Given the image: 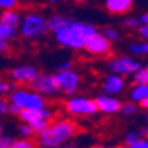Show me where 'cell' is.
<instances>
[{
  "instance_id": "1",
  "label": "cell",
  "mask_w": 148,
  "mask_h": 148,
  "mask_svg": "<svg viewBox=\"0 0 148 148\" xmlns=\"http://www.w3.org/2000/svg\"><path fill=\"white\" fill-rule=\"evenodd\" d=\"M98 33H99V30L93 24L77 21V19H68L65 25L59 31H56L53 36H55V42L59 46L73 49V51H83L86 42Z\"/></svg>"
},
{
  "instance_id": "2",
  "label": "cell",
  "mask_w": 148,
  "mask_h": 148,
  "mask_svg": "<svg viewBox=\"0 0 148 148\" xmlns=\"http://www.w3.org/2000/svg\"><path fill=\"white\" fill-rule=\"evenodd\" d=\"M77 133V125L73 120L59 119L51 121L49 126L37 135V144L43 148H56L61 145H65L71 141Z\"/></svg>"
},
{
  "instance_id": "3",
  "label": "cell",
  "mask_w": 148,
  "mask_h": 148,
  "mask_svg": "<svg viewBox=\"0 0 148 148\" xmlns=\"http://www.w3.org/2000/svg\"><path fill=\"white\" fill-rule=\"evenodd\" d=\"M18 31H19V36L25 40H30V42L40 40L49 31L47 18H45L39 12H28V14L22 16Z\"/></svg>"
},
{
  "instance_id": "4",
  "label": "cell",
  "mask_w": 148,
  "mask_h": 148,
  "mask_svg": "<svg viewBox=\"0 0 148 148\" xmlns=\"http://www.w3.org/2000/svg\"><path fill=\"white\" fill-rule=\"evenodd\" d=\"M9 104L16 107L18 110H28V108H43L46 107V98L34 90L33 88H18L12 89L9 93Z\"/></svg>"
},
{
  "instance_id": "5",
  "label": "cell",
  "mask_w": 148,
  "mask_h": 148,
  "mask_svg": "<svg viewBox=\"0 0 148 148\" xmlns=\"http://www.w3.org/2000/svg\"><path fill=\"white\" fill-rule=\"evenodd\" d=\"M18 117L22 123H28L33 127V130L36 132V135H39L40 132H43L49 126V123L52 121L53 113L47 107L28 108V110H21Z\"/></svg>"
},
{
  "instance_id": "6",
  "label": "cell",
  "mask_w": 148,
  "mask_h": 148,
  "mask_svg": "<svg viewBox=\"0 0 148 148\" xmlns=\"http://www.w3.org/2000/svg\"><path fill=\"white\" fill-rule=\"evenodd\" d=\"M65 111L73 117H93L98 113V105L92 98L71 95L65 102Z\"/></svg>"
},
{
  "instance_id": "7",
  "label": "cell",
  "mask_w": 148,
  "mask_h": 148,
  "mask_svg": "<svg viewBox=\"0 0 148 148\" xmlns=\"http://www.w3.org/2000/svg\"><path fill=\"white\" fill-rule=\"evenodd\" d=\"M56 82L59 86V90L62 95L71 96L74 95L82 84V77L77 71H74L73 68L70 70H62V71H56Z\"/></svg>"
},
{
  "instance_id": "8",
  "label": "cell",
  "mask_w": 148,
  "mask_h": 148,
  "mask_svg": "<svg viewBox=\"0 0 148 148\" xmlns=\"http://www.w3.org/2000/svg\"><path fill=\"white\" fill-rule=\"evenodd\" d=\"M31 88L39 93H42L45 98H56L61 93L56 82V76L49 73H40L39 77L31 83Z\"/></svg>"
},
{
  "instance_id": "9",
  "label": "cell",
  "mask_w": 148,
  "mask_h": 148,
  "mask_svg": "<svg viewBox=\"0 0 148 148\" xmlns=\"http://www.w3.org/2000/svg\"><path fill=\"white\" fill-rule=\"evenodd\" d=\"M108 70L111 73H117V74H121V76H132V74L139 70L142 65L138 59H135L132 56H117V58H113L107 64Z\"/></svg>"
},
{
  "instance_id": "10",
  "label": "cell",
  "mask_w": 148,
  "mask_h": 148,
  "mask_svg": "<svg viewBox=\"0 0 148 148\" xmlns=\"http://www.w3.org/2000/svg\"><path fill=\"white\" fill-rule=\"evenodd\" d=\"M111 45H113V42H110L99 31L98 34L92 36L90 39L86 42L83 51L89 55H93V56H107V55L111 53V47H113Z\"/></svg>"
},
{
  "instance_id": "11",
  "label": "cell",
  "mask_w": 148,
  "mask_h": 148,
  "mask_svg": "<svg viewBox=\"0 0 148 148\" xmlns=\"http://www.w3.org/2000/svg\"><path fill=\"white\" fill-rule=\"evenodd\" d=\"M39 68L30 65V64H24L18 65L15 68L10 70V79L18 84H31L37 77H39Z\"/></svg>"
},
{
  "instance_id": "12",
  "label": "cell",
  "mask_w": 148,
  "mask_h": 148,
  "mask_svg": "<svg viewBox=\"0 0 148 148\" xmlns=\"http://www.w3.org/2000/svg\"><path fill=\"white\" fill-rule=\"evenodd\" d=\"M95 101H96V105H98V111L102 113V114H107V116L120 113L121 107H123V102L116 95L101 93L99 96L95 98Z\"/></svg>"
},
{
  "instance_id": "13",
  "label": "cell",
  "mask_w": 148,
  "mask_h": 148,
  "mask_svg": "<svg viewBox=\"0 0 148 148\" xmlns=\"http://www.w3.org/2000/svg\"><path fill=\"white\" fill-rule=\"evenodd\" d=\"M126 86V80H125V76L121 74H117V73H110L108 76L104 77V82H102V92L104 93H108V95H119L123 92Z\"/></svg>"
},
{
  "instance_id": "14",
  "label": "cell",
  "mask_w": 148,
  "mask_h": 148,
  "mask_svg": "<svg viewBox=\"0 0 148 148\" xmlns=\"http://www.w3.org/2000/svg\"><path fill=\"white\" fill-rule=\"evenodd\" d=\"M135 0H104V6L111 15H126L133 9Z\"/></svg>"
},
{
  "instance_id": "15",
  "label": "cell",
  "mask_w": 148,
  "mask_h": 148,
  "mask_svg": "<svg viewBox=\"0 0 148 148\" xmlns=\"http://www.w3.org/2000/svg\"><path fill=\"white\" fill-rule=\"evenodd\" d=\"M148 96V83H133L132 89L129 90V98L130 101L141 102Z\"/></svg>"
},
{
  "instance_id": "16",
  "label": "cell",
  "mask_w": 148,
  "mask_h": 148,
  "mask_svg": "<svg viewBox=\"0 0 148 148\" xmlns=\"http://www.w3.org/2000/svg\"><path fill=\"white\" fill-rule=\"evenodd\" d=\"M0 19L6 24H9V25H12V27H19L22 15L16 9H5V10H2V14H0Z\"/></svg>"
},
{
  "instance_id": "17",
  "label": "cell",
  "mask_w": 148,
  "mask_h": 148,
  "mask_svg": "<svg viewBox=\"0 0 148 148\" xmlns=\"http://www.w3.org/2000/svg\"><path fill=\"white\" fill-rule=\"evenodd\" d=\"M68 19L70 18H67L62 14H53V15H51L47 18V28H49V31L55 34L56 31H59L68 22Z\"/></svg>"
},
{
  "instance_id": "18",
  "label": "cell",
  "mask_w": 148,
  "mask_h": 148,
  "mask_svg": "<svg viewBox=\"0 0 148 148\" xmlns=\"http://www.w3.org/2000/svg\"><path fill=\"white\" fill-rule=\"evenodd\" d=\"M19 34L18 31V27H12L9 24L3 22L0 19V40H14L15 37Z\"/></svg>"
},
{
  "instance_id": "19",
  "label": "cell",
  "mask_w": 148,
  "mask_h": 148,
  "mask_svg": "<svg viewBox=\"0 0 148 148\" xmlns=\"http://www.w3.org/2000/svg\"><path fill=\"white\" fill-rule=\"evenodd\" d=\"M129 52L135 56H144L148 55V42L142 40V42H130L129 43Z\"/></svg>"
},
{
  "instance_id": "20",
  "label": "cell",
  "mask_w": 148,
  "mask_h": 148,
  "mask_svg": "<svg viewBox=\"0 0 148 148\" xmlns=\"http://www.w3.org/2000/svg\"><path fill=\"white\" fill-rule=\"evenodd\" d=\"M138 108H139V104H138V102L129 101V102H126V104H123L120 113L125 116V117H132V116H135V114L138 113Z\"/></svg>"
},
{
  "instance_id": "21",
  "label": "cell",
  "mask_w": 148,
  "mask_h": 148,
  "mask_svg": "<svg viewBox=\"0 0 148 148\" xmlns=\"http://www.w3.org/2000/svg\"><path fill=\"white\" fill-rule=\"evenodd\" d=\"M101 33L107 37V39L110 40V42H119L120 40V37H121V33L117 30V28H114V27H104L102 30H101Z\"/></svg>"
},
{
  "instance_id": "22",
  "label": "cell",
  "mask_w": 148,
  "mask_h": 148,
  "mask_svg": "<svg viewBox=\"0 0 148 148\" xmlns=\"http://www.w3.org/2000/svg\"><path fill=\"white\" fill-rule=\"evenodd\" d=\"M133 83H148V67H141L133 74Z\"/></svg>"
},
{
  "instance_id": "23",
  "label": "cell",
  "mask_w": 148,
  "mask_h": 148,
  "mask_svg": "<svg viewBox=\"0 0 148 148\" xmlns=\"http://www.w3.org/2000/svg\"><path fill=\"white\" fill-rule=\"evenodd\" d=\"M121 27L126 28V30H138L141 27V21H139V18L127 16L121 21Z\"/></svg>"
},
{
  "instance_id": "24",
  "label": "cell",
  "mask_w": 148,
  "mask_h": 148,
  "mask_svg": "<svg viewBox=\"0 0 148 148\" xmlns=\"http://www.w3.org/2000/svg\"><path fill=\"white\" fill-rule=\"evenodd\" d=\"M18 133L21 138H28V139H33V136L36 135V132L33 130V127L28 125V123H22V125L18 127Z\"/></svg>"
},
{
  "instance_id": "25",
  "label": "cell",
  "mask_w": 148,
  "mask_h": 148,
  "mask_svg": "<svg viewBox=\"0 0 148 148\" xmlns=\"http://www.w3.org/2000/svg\"><path fill=\"white\" fill-rule=\"evenodd\" d=\"M142 138V135L141 132H136V130H130L125 135V145L126 147H130L132 144H135L136 141H139Z\"/></svg>"
},
{
  "instance_id": "26",
  "label": "cell",
  "mask_w": 148,
  "mask_h": 148,
  "mask_svg": "<svg viewBox=\"0 0 148 148\" xmlns=\"http://www.w3.org/2000/svg\"><path fill=\"white\" fill-rule=\"evenodd\" d=\"M36 144L28 139V138H19V139H15L14 141V145H12V148H34Z\"/></svg>"
},
{
  "instance_id": "27",
  "label": "cell",
  "mask_w": 148,
  "mask_h": 148,
  "mask_svg": "<svg viewBox=\"0 0 148 148\" xmlns=\"http://www.w3.org/2000/svg\"><path fill=\"white\" fill-rule=\"evenodd\" d=\"M12 89H14V84L3 80V79H0V95H8L12 92Z\"/></svg>"
},
{
  "instance_id": "28",
  "label": "cell",
  "mask_w": 148,
  "mask_h": 148,
  "mask_svg": "<svg viewBox=\"0 0 148 148\" xmlns=\"http://www.w3.org/2000/svg\"><path fill=\"white\" fill-rule=\"evenodd\" d=\"M14 138L12 136H6V135H0V148H12L14 145Z\"/></svg>"
},
{
  "instance_id": "29",
  "label": "cell",
  "mask_w": 148,
  "mask_h": 148,
  "mask_svg": "<svg viewBox=\"0 0 148 148\" xmlns=\"http://www.w3.org/2000/svg\"><path fill=\"white\" fill-rule=\"evenodd\" d=\"M18 6V0H0V9H15Z\"/></svg>"
},
{
  "instance_id": "30",
  "label": "cell",
  "mask_w": 148,
  "mask_h": 148,
  "mask_svg": "<svg viewBox=\"0 0 148 148\" xmlns=\"http://www.w3.org/2000/svg\"><path fill=\"white\" fill-rule=\"evenodd\" d=\"M9 107L10 104L3 98V95H0V116H5L9 113Z\"/></svg>"
},
{
  "instance_id": "31",
  "label": "cell",
  "mask_w": 148,
  "mask_h": 148,
  "mask_svg": "<svg viewBox=\"0 0 148 148\" xmlns=\"http://www.w3.org/2000/svg\"><path fill=\"white\" fill-rule=\"evenodd\" d=\"M138 34L142 40L148 42V24H141V27L138 28Z\"/></svg>"
},
{
  "instance_id": "32",
  "label": "cell",
  "mask_w": 148,
  "mask_h": 148,
  "mask_svg": "<svg viewBox=\"0 0 148 148\" xmlns=\"http://www.w3.org/2000/svg\"><path fill=\"white\" fill-rule=\"evenodd\" d=\"M129 148H148V138H141L139 141H136L135 144H132Z\"/></svg>"
},
{
  "instance_id": "33",
  "label": "cell",
  "mask_w": 148,
  "mask_h": 148,
  "mask_svg": "<svg viewBox=\"0 0 148 148\" xmlns=\"http://www.w3.org/2000/svg\"><path fill=\"white\" fill-rule=\"evenodd\" d=\"M73 67V64L70 62V61H64V62H61L56 65V71H62V70H70Z\"/></svg>"
},
{
  "instance_id": "34",
  "label": "cell",
  "mask_w": 148,
  "mask_h": 148,
  "mask_svg": "<svg viewBox=\"0 0 148 148\" xmlns=\"http://www.w3.org/2000/svg\"><path fill=\"white\" fill-rule=\"evenodd\" d=\"M9 51V40H0V52L6 53Z\"/></svg>"
},
{
  "instance_id": "35",
  "label": "cell",
  "mask_w": 148,
  "mask_h": 148,
  "mask_svg": "<svg viewBox=\"0 0 148 148\" xmlns=\"http://www.w3.org/2000/svg\"><path fill=\"white\" fill-rule=\"evenodd\" d=\"M139 21L141 24H148V12H144V14L139 15Z\"/></svg>"
},
{
  "instance_id": "36",
  "label": "cell",
  "mask_w": 148,
  "mask_h": 148,
  "mask_svg": "<svg viewBox=\"0 0 148 148\" xmlns=\"http://www.w3.org/2000/svg\"><path fill=\"white\" fill-rule=\"evenodd\" d=\"M139 107H141V108H144L145 111L148 110V96L145 98V99H144V101H141V102H139Z\"/></svg>"
},
{
  "instance_id": "37",
  "label": "cell",
  "mask_w": 148,
  "mask_h": 148,
  "mask_svg": "<svg viewBox=\"0 0 148 148\" xmlns=\"http://www.w3.org/2000/svg\"><path fill=\"white\" fill-rule=\"evenodd\" d=\"M141 135H142V136L144 138H148V126H145V127H141Z\"/></svg>"
},
{
  "instance_id": "38",
  "label": "cell",
  "mask_w": 148,
  "mask_h": 148,
  "mask_svg": "<svg viewBox=\"0 0 148 148\" xmlns=\"http://www.w3.org/2000/svg\"><path fill=\"white\" fill-rule=\"evenodd\" d=\"M62 2H65V0H49V3H52V5H59Z\"/></svg>"
},
{
  "instance_id": "39",
  "label": "cell",
  "mask_w": 148,
  "mask_h": 148,
  "mask_svg": "<svg viewBox=\"0 0 148 148\" xmlns=\"http://www.w3.org/2000/svg\"><path fill=\"white\" fill-rule=\"evenodd\" d=\"M74 2H76V3H84L86 0H74Z\"/></svg>"
},
{
  "instance_id": "40",
  "label": "cell",
  "mask_w": 148,
  "mask_h": 148,
  "mask_svg": "<svg viewBox=\"0 0 148 148\" xmlns=\"http://www.w3.org/2000/svg\"><path fill=\"white\" fill-rule=\"evenodd\" d=\"M145 120H147V123H148V110H147V116H145Z\"/></svg>"
},
{
  "instance_id": "41",
  "label": "cell",
  "mask_w": 148,
  "mask_h": 148,
  "mask_svg": "<svg viewBox=\"0 0 148 148\" xmlns=\"http://www.w3.org/2000/svg\"><path fill=\"white\" fill-rule=\"evenodd\" d=\"M2 132H3V129H2V125H0V135H2Z\"/></svg>"
}]
</instances>
